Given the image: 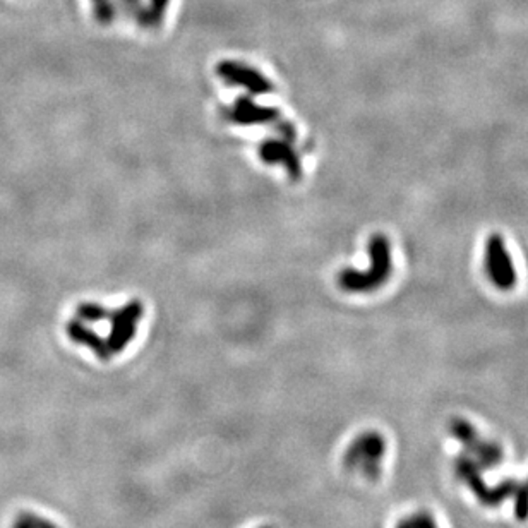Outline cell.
Listing matches in <instances>:
<instances>
[{
	"instance_id": "1",
	"label": "cell",
	"mask_w": 528,
	"mask_h": 528,
	"mask_svg": "<svg viewBox=\"0 0 528 528\" xmlns=\"http://www.w3.org/2000/svg\"><path fill=\"white\" fill-rule=\"evenodd\" d=\"M371 266L367 271H357L353 268H345L338 273V287L348 294H369L376 292L389 280L393 271L391 244L383 233H374L367 245Z\"/></svg>"
},
{
	"instance_id": "2",
	"label": "cell",
	"mask_w": 528,
	"mask_h": 528,
	"mask_svg": "<svg viewBox=\"0 0 528 528\" xmlns=\"http://www.w3.org/2000/svg\"><path fill=\"white\" fill-rule=\"evenodd\" d=\"M144 314V306L141 300H130L126 306L110 312V331L105 337L111 357L119 356L136 338L137 325Z\"/></svg>"
},
{
	"instance_id": "3",
	"label": "cell",
	"mask_w": 528,
	"mask_h": 528,
	"mask_svg": "<svg viewBox=\"0 0 528 528\" xmlns=\"http://www.w3.org/2000/svg\"><path fill=\"white\" fill-rule=\"evenodd\" d=\"M217 76L229 86L244 88L250 96H264L275 91V84L256 67L237 60H222L217 64Z\"/></svg>"
},
{
	"instance_id": "4",
	"label": "cell",
	"mask_w": 528,
	"mask_h": 528,
	"mask_svg": "<svg viewBox=\"0 0 528 528\" xmlns=\"http://www.w3.org/2000/svg\"><path fill=\"white\" fill-rule=\"evenodd\" d=\"M485 273L499 290H511L516 285V269L499 233H492L485 244Z\"/></svg>"
},
{
	"instance_id": "5",
	"label": "cell",
	"mask_w": 528,
	"mask_h": 528,
	"mask_svg": "<svg viewBox=\"0 0 528 528\" xmlns=\"http://www.w3.org/2000/svg\"><path fill=\"white\" fill-rule=\"evenodd\" d=\"M257 155L268 165H283L285 172L294 182L302 179V160L294 148V142L281 137H269L261 142Z\"/></svg>"
},
{
	"instance_id": "6",
	"label": "cell",
	"mask_w": 528,
	"mask_h": 528,
	"mask_svg": "<svg viewBox=\"0 0 528 528\" xmlns=\"http://www.w3.org/2000/svg\"><path fill=\"white\" fill-rule=\"evenodd\" d=\"M223 117L229 122L238 126L254 124H275L280 119V110L275 107L259 105L252 100V96H238L235 103L229 109L223 110Z\"/></svg>"
},
{
	"instance_id": "7",
	"label": "cell",
	"mask_w": 528,
	"mask_h": 528,
	"mask_svg": "<svg viewBox=\"0 0 528 528\" xmlns=\"http://www.w3.org/2000/svg\"><path fill=\"white\" fill-rule=\"evenodd\" d=\"M65 333H67L69 340L78 343V345L84 346V348L90 350L93 356L102 362H109L111 360V353L109 350V345H107V340L98 334L96 331L86 323H83L81 319L74 318L71 321H67L65 325Z\"/></svg>"
},
{
	"instance_id": "8",
	"label": "cell",
	"mask_w": 528,
	"mask_h": 528,
	"mask_svg": "<svg viewBox=\"0 0 528 528\" xmlns=\"http://www.w3.org/2000/svg\"><path fill=\"white\" fill-rule=\"evenodd\" d=\"M377 454V441L371 435H364V438L357 439L346 453V465L352 468L364 470V472H371V466L374 465Z\"/></svg>"
},
{
	"instance_id": "9",
	"label": "cell",
	"mask_w": 528,
	"mask_h": 528,
	"mask_svg": "<svg viewBox=\"0 0 528 528\" xmlns=\"http://www.w3.org/2000/svg\"><path fill=\"white\" fill-rule=\"evenodd\" d=\"M9 528H60V525L53 518L43 515V513L22 510L14 516Z\"/></svg>"
},
{
	"instance_id": "10",
	"label": "cell",
	"mask_w": 528,
	"mask_h": 528,
	"mask_svg": "<svg viewBox=\"0 0 528 528\" xmlns=\"http://www.w3.org/2000/svg\"><path fill=\"white\" fill-rule=\"evenodd\" d=\"M168 6H170V0H149L148 7H144L141 13V16L137 18L136 25L141 28H158V26L163 22L165 13H167Z\"/></svg>"
},
{
	"instance_id": "11",
	"label": "cell",
	"mask_w": 528,
	"mask_h": 528,
	"mask_svg": "<svg viewBox=\"0 0 528 528\" xmlns=\"http://www.w3.org/2000/svg\"><path fill=\"white\" fill-rule=\"evenodd\" d=\"M110 312L111 311L98 302H81L76 307V318L86 323V325H93V323L107 321L110 318Z\"/></svg>"
},
{
	"instance_id": "12",
	"label": "cell",
	"mask_w": 528,
	"mask_h": 528,
	"mask_svg": "<svg viewBox=\"0 0 528 528\" xmlns=\"http://www.w3.org/2000/svg\"><path fill=\"white\" fill-rule=\"evenodd\" d=\"M93 16L100 25H110L117 18V4L115 0H91Z\"/></svg>"
},
{
	"instance_id": "13",
	"label": "cell",
	"mask_w": 528,
	"mask_h": 528,
	"mask_svg": "<svg viewBox=\"0 0 528 528\" xmlns=\"http://www.w3.org/2000/svg\"><path fill=\"white\" fill-rule=\"evenodd\" d=\"M115 4H117V9H121L122 13H124V16L133 19L134 22L137 21L142 9H144V7L141 6V0H117Z\"/></svg>"
},
{
	"instance_id": "14",
	"label": "cell",
	"mask_w": 528,
	"mask_h": 528,
	"mask_svg": "<svg viewBox=\"0 0 528 528\" xmlns=\"http://www.w3.org/2000/svg\"><path fill=\"white\" fill-rule=\"evenodd\" d=\"M275 124H276V129H278V137H281V140L290 141V142H294L297 140V130L292 122H285V121H281V119H278Z\"/></svg>"
},
{
	"instance_id": "15",
	"label": "cell",
	"mask_w": 528,
	"mask_h": 528,
	"mask_svg": "<svg viewBox=\"0 0 528 528\" xmlns=\"http://www.w3.org/2000/svg\"><path fill=\"white\" fill-rule=\"evenodd\" d=\"M254 528H275L273 525H259V527H254Z\"/></svg>"
}]
</instances>
